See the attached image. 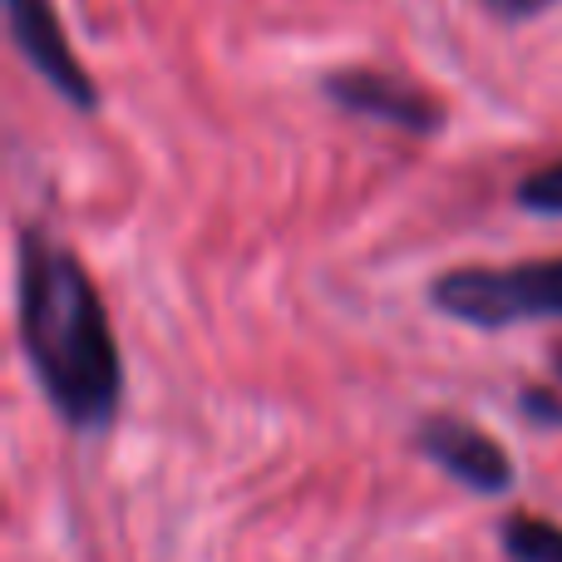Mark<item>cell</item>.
<instances>
[{
    "instance_id": "obj_1",
    "label": "cell",
    "mask_w": 562,
    "mask_h": 562,
    "mask_svg": "<svg viewBox=\"0 0 562 562\" xmlns=\"http://www.w3.org/2000/svg\"><path fill=\"white\" fill-rule=\"evenodd\" d=\"M15 330L49 409L75 435H104L124 405V356L94 277L45 227L15 247Z\"/></svg>"
},
{
    "instance_id": "obj_2",
    "label": "cell",
    "mask_w": 562,
    "mask_h": 562,
    "mask_svg": "<svg viewBox=\"0 0 562 562\" xmlns=\"http://www.w3.org/2000/svg\"><path fill=\"white\" fill-rule=\"evenodd\" d=\"M429 306L474 330L562 321V257L514 267H454L429 286Z\"/></svg>"
},
{
    "instance_id": "obj_3",
    "label": "cell",
    "mask_w": 562,
    "mask_h": 562,
    "mask_svg": "<svg viewBox=\"0 0 562 562\" xmlns=\"http://www.w3.org/2000/svg\"><path fill=\"white\" fill-rule=\"evenodd\" d=\"M415 449L439 469L445 479H454L459 488L479 498H504L518 484V464L504 449V439H494L484 425L464 415H425L415 425Z\"/></svg>"
},
{
    "instance_id": "obj_4",
    "label": "cell",
    "mask_w": 562,
    "mask_h": 562,
    "mask_svg": "<svg viewBox=\"0 0 562 562\" xmlns=\"http://www.w3.org/2000/svg\"><path fill=\"white\" fill-rule=\"evenodd\" d=\"M5 25L15 49L25 55V65L55 89L65 104H75L79 114L99 109V89L89 79V69L79 65V55L69 49L65 25L55 15V0H5Z\"/></svg>"
},
{
    "instance_id": "obj_5",
    "label": "cell",
    "mask_w": 562,
    "mask_h": 562,
    "mask_svg": "<svg viewBox=\"0 0 562 562\" xmlns=\"http://www.w3.org/2000/svg\"><path fill=\"white\" fill-rule=\"evenodd\" d=\"M326 99L346 114L360 119H380L390 128H405V134H439L445 128V104L435 94H425L419 85L400 75H385V69H336L326 75Z\"/></svg>"
},
{
    "instance_id": "obj_6",
    "label": "cell",
    "mask_w": 562,
    "mask_h": 562,
    "mask_svg": "<svg viewBox=\"0 0 562 562\" xmlns=\"http://www.w3.org/2000/svg\"><path fill=\"white\" fill-rule=\"evenodd\" d=\"M498 553L504 562H562V524L543 514H528V508H514V514L498 518Z\"/></svg>"
},
{
    "instance_id": "obj_7",
    "label": "cell",
    "mask_w": 562,
    "mask_h": 562,
    "mask_svg": "<svg viewBox=\"0 0 562 562\" xmlns=\"http://www.w3.org/2000/svg\"><path fill=\"white\" fill-rule=\"evenodd\" d=\"M518 193V207L524 213H538V217H562V158L558 164H543L514 188Z\"/></svg>"
},
{
    "instance_id": "obj_8",
    "label": "cell",
    "mask_w": 562,
    "mask_h": 562,
    "mask_svg": "<svg viewBox=\"0 0 562 562\" xmlns=\"http://www.w3.org/2000/svg\"><path fill=\"white\" fill-rule=\"evenodd\" d=\"M518 405H524V415L533 419V425H543V429H562V395H553V390L528 385Z\"/></svg>"
},
{
    "instance_id": "obj_9",
    "label": "cell",
    "mask_w": 562,
    "mask_h": 562,
    "mask_svg": "<svg viewBox=\"0 0 562 562\" xmlns=\"http://www.w3.org/2000/svg\"><path fill=\"white\" fill-rule=\"evenodd\" d=\"M479 5H484L494 20H508V25H518V20L543 15V10L558 5V0H479Z\"/></svg>"
},
{
    "instance_id": "obj_10",
    "label": "cell",
    "mask_w": 562,
    "mask_h": 562,
    "mask_svg": "<svg viewBox=\"0 0 562 562\" xmlns=\"http://www.w3.org/2000/svg\"><path fill=\"white\" fill-rule=\"evenodd\" d=\"M553 375H558V380H562V346H558V350H553Z\"/></svg>"
}]
</instances>
